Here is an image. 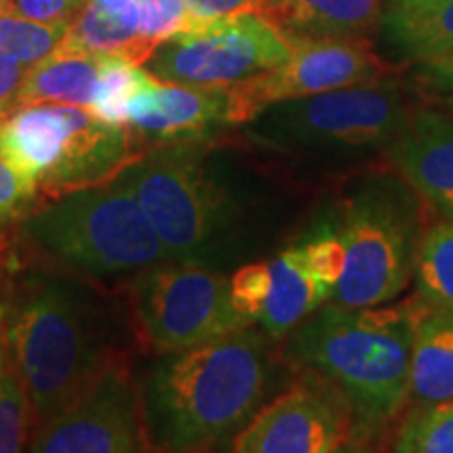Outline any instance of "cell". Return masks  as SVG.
Listing matches in <instances>:
<instances>
[{
	"label": "cell",
	"mask_w": 453,
	"mask_h": 453,
	"mask_svg": "<svg viewBox=\"0 0 453 453\" xmlns=\"http://www.w3.org/2000/svg\"><path fill=\"white\" fill-rule=\"evenodd\" d=\"M271 380L267 338L250 326L162 355L141 390L150 443L166 453H196L235 437L260 411Z\"/></svg>",
	"instance_id": "6da1fadb"
},
{
	"label": "cell",
	"mask_w": 453,
	"mask_h": 453,
	"mask_svg": "<svg viewBox=\"0 0 453 453\" xmlns=\"http://www.w3.org/2000/svg\"><path fill=\"white\" fill-rule=\"evenodd\" d=\"M411 303L315 311L290 338L292 359L347 401L353 439L378 437L410 403Z\"/></svg>",
	"instance_id": "7a4b0ae2"
},
{
	"label": "cell",
	"mask_w": 453,
	"mask_h": 453,
	"mask_svg": "<svg viewBox=\"0 0 453 453\" xmlns=\"http://www.w3.org/2000/svg\"><path fill=\"white\" fill-rule=\"evenodd\" d=\"M4 342L38 424L61 411L107 364L93 303L59 275L30 273L4 315Z\"/></svg>",
	"instance_id": "3957f363"
},
{
	"label": "cell",
	"mask_w": 453,
	"mask_h": 453,
	"mask_svg": "<svg viewBox=\"0 0 453 453\" xmlns=\"http://www.w3.org/2000/svg\"><path fill=\"white\" fill-rule=\"evenodd\" d=\"M206 143L154 147L116 180L137 197L170 263L219 267L234 257L240 208Z\"/></svg>",
	"instance_id": "277c9868"
},
{
	"label": "cell",
	"mask_w": 453,
	"mask_h": 453,
	"mask_svg": "<svg viewBox=\"0 0 453 453\" xmlns=\"http://www.w3.org/2000/svg\"><path fill=\"white\" fill-rule=\"evenodd\" d=\"M0 156L30 177L38 194L65 196L116 179L141 151L127 127L88 107H17L0 122Z\"/></svg>",
	"instance_id": "5b68a950"
},
{
	"label": "cell",
	"mask_w": 453,
	"mask_h": 453,
	"mask_svg": "<svg viewBox=\"0 0 453 453\" xmlns=\"http://www.w3.org/2000/svg\"><path fill=\"white\" fill-rule=\"evenodd\" d=\"M416 197L399 174L367 177L350 191L334 223L344 248L334 304L378 307L405 290L424 237Z\"/></svg>",
	"instance_id": "8992f818"
},
{
	"label": "cell",
	"mask_w": 453,
	"mask_h": 453,
	"mask_svg": "<svg viewBox=\"0 0 453 453\" xmlns=\"http://www.w3.org/2000/svg\"><path fill=\"white\" fill-rule=\"evenodd\" d=\"M24 231L34 246L90 275L150 269L168 260L143 206L116 179L32 211Z\"/></svg>",
	"instance_id": "52a82bcc"
},
{
	"label": "cell",
	"mask_w": 453,
	"mask_h": 453,
	"mask_svg": "<svg viewBox=\"0 0 453 453\" xmlns=\"http://www.w3.org/2000/svg\"><path fill=\"white\" fill-rule=\"evenodd\" d=\"M413 105L393 76L265 107L243 134L281 154L387 151L411 120Z\"/></svg>",
	"instance_id": "ba28073f"
},
{
	"label": "cell",
	"mask_w": 453,
	"mask_h": 453,
	"mask_svg": "<svg viewBox=\"0 0 453 453\" xmlns=\"http://www.w3.org/2000/svg\"><path fill=\"white\" fill-rule=\"evenodd\" d=\"M134 315L145 342L173 355L252 326L237 313L229 280L202 265H154L133 286Z\"/></svg>",
	"instance_id": "9c48e42d"
},
{
	"label": "cell",
	"mask_w": 453,
	"mask_h": 453,
	"mask_svg": "<svg viewBox=\"0 0 453 453\" xmlns=\"http://www.w3.org/2000/svg\"><path fill=\"white\" fill-rule=\"evenodd\" d=\"M292 44L258 15L214 21L173 36L147 59L160 82L231 88L288 64Z\"/></svg>",
	"instance_id": "30bf717a"
},
{
	"label": "cell",
	"mask_w": 453,
	"mask_h": 453,
	"mask_svg": "<svg viewBox=\"0 0 453 453\" xmlns=\"http://www.w3.org/2000/svg\"><path fill=\"white\" fill-rule=\"evenodd\" d=\"M141 395L107 364L70 405L38 424L30 453H147Z\"/></svg>",
	"instance_id": "8fae6325"
},
{
	"label": "cell",
	"mask_w": 453,
	"mask_h": 453,
	"mask_svg": "<svg viewBox=\"0 0 453 453\" xmlns=\"http://www.w3.org/2000/svg\"><path fill=\"white\" fill-rule=\"evenodd\" d=\"M288 64L231 87L237 124H248L265 107L330 90L380 82L395 73L372 41H296Z\"/></svg>",
	"instance_id": "7c38bea8"
},
{
	"label": "cell",
	"mask_w": 453,
	"mask_h": 453,
	"mask_svg": "<svg viewBox=\"0 0 453 453\" xmlns=\"http://www.w3.org/2000/svg\"><path fill=\"white\" fill-rule=\"evenodd\" d=\"M353 439L347 401L313 378L277 396L235 437L231 453H332Z\"/></svg>",
	"instance_id": "4fadbf2b"
},
{
	"label": "cell",
	"mask_w": 453,
	"mask_h": 453,
	"mask_svg": "<svg viewBox=\"0 0 453 453\" xmlns=\"http://www.w3.org/2000/svg\"><path fill=\"white\" fill-rule=\"evenodd\" d=\"M194 27L185 0H88L59 50L122 57L145 65L160 44Z\"/></svg>",
	"instance_id": "5bb4252c"
},
{
	"label": "cell",
	"mask_w": 453,
	"mask_h": 453,
	"mask_svg": "<svg viewBox=\"0 0 453 453\" xmlns=\"http://www.w3.org/2000/svg\"><path fill=\"white\" fill-rule=\"evenodd\" d=\"M344 271V248L334 225H321L304 240L269 260V294L258 324L280 338L332 300Z\"/></svg>",
	"instance_id": "9a60e30c"
},
{
	"label": "cell",
	"mask_w": 453,
	"mask_h": 453,
	"mask_svg": "<svg viewBox=\"0 0 453 453\" xmlns=\"http://www.w3.org/2000/svg\"><path fill=\"white\" fill-rule=\"evenodd\" d=\"M229 127H237L231 88L157 81L128 105L127 128L139 151L141 147L208 143Z\"/></svg>",
	"instance_id": "2e32d148"
},
{
	"label": "cell",
	"mask_w": 453,
	"mask_h": 453,
	"mask_svg": "<svg viewBox=\"0 0 453 453\" xmlns=\"http://www.w3.org/2000/svg\"><path fill=\"white\" fill-rule=\"evenodd\" d=\"M401 179L443 220H453V113L413 107L411 120L387 150Z\"/></svg>",
	"instance_id": "e0dca14e"
},
{
	"label": "cell",
	"mask_w": 453,
	"mask_h": 453,
	"mask_svg": "<svg viewBox=\"0 0 453 453\" xmlns=\"http://www.w3.org/2000/svg\"><path fill=\"white\" fill-rule=\"evenodd\" d=\"M288 42L372 41L380 30V0H263L257 13Z\"/></svg>",
	"instance_id": "ac0fdd59"
},
{
	"label": "cell",
	"mask_w": 453,
	"mask_h": 453,
	"mask_svg": "<svg viewBox=\"0 0 453 453\" xmlns=\"http://www.w3.org/2000/svg\"><path fill=\"white\" fill-rule=\"evenodd\" d=\"M413 349L410 401L433 405L453 401V317L411 298Z\"/></svg>",
	"instance_id": "d6986e66"
},
{
	"label": "cell",
	"mask_w": 453,
	"mask_h": 453,
	"mask_svg": "<svg viewBox=\"0 0 453 453\" xmlns=\"http://www.w3.org/2000/svg\"><path fill=\"white\" fill-rule=\"evenodd\" d=\"M387 47L410 64L434 59L453 50V0L405 4L390 0L380 17Z\"/></svg>",
	"instance_id": "ffe728a7"
},
{
	"label": "cell",
	"mask_w": 453,
	"mask_h": 453,
	"mask_svg": "<svg viewBox=\"0 0 453 453\" xmlns=\"http://www.w3.org/2000/svg\"><path fill=\"white\" fill-rule=\"evenodd\" d=\"M104 61L105 55L57 50L49 59L27 70L13 110L38 104L88 107Z\"/></svg>",
	"instance_id": "44dd1931"
},
{
	"label": "cell",
	"mask_w": 453,
	"mask_h": 453,
	"mask_svg": "<svg viewBox=\"0 0 453 453\" xmlns=\"http://www.w3.org/2000/svg\"><path fill=\"white\" fill-rule=\"evenodd\" d=\"M413 277L416 296L453 317V220H441L424 234Z\"/></svg>",
	"instance_id": "7402d4cb"
},
{
	"label": "cell",
	"mask_w": 453,
	"mask_h": 453,
	"mask_svg": "<svg viewBox=\"0 0 453 453\" xmlns=\"http://www.w3.org/2000/svg\"><path fill=\"white\" fill-rule=\"evenodd\" d=\"M157 81L147 70L122 57L105 55L104 70L95 87L88 110L104 122L127 127L130 101Z\"/></svg>",
	"instance_id": "603a6c76"
},
{
	"label": "cell",
	"mask_w": 453,
	"mask_h": 453,
	"mask_svg": "<svg viewBox=\"0 0 453 453\" xmlns=\"http://www.w3.org/2000/svg\"><path fill=\"white\" fill-rule=\"evenodd\" d=\"M395 453H453V401L413 405L396 430Z\"/></svg>",
	"instance_id": "cb8c5ba5"
},
{
	"label": "cell",
	"mask_w": 453,
	"mask_h": 453,
	"mask_svg": "<svg viewBox=\"0 0 453 453\" xmlns=\"http://www.w3.org/2000/svg\"><path fill=\"white\" fill-rule=\"evenodd\" d=\"M70 26H50L0 13V53L17 64L34 67L59 50Z\"/></svg>",
	"instance_id": "d4e9b609"
},
{
	"label": "cell",
	"mask_w": 453,
	"mask_h": 453,
	"mask_svg": "<svg viewBox=\"0 0 453 453\" xmlns=\"http://www.w3.org/2000/svg\"><path fill=\"white\" fill-rule=\"evenodd\" d=\"M30 413V399L7 350L0 370V453L26 451Z\"/></svg>",
	"instance_id": "484cf974"
},
{
	"label": "cell",
	"mask_w": 453,
	"mask_h": 453,
	"mask_svg": "<svg viewBox=\"0 0 453 453\" xmlns=\"http://www.w3.org/2000/svg\"><path fill=\"white\" fill-rule=\"evenodd\" d=\"M269 263L243 265L231 275V303H234L237 313L250 324H258V317L263 313L265 300L269 294Z\"/></svg>",
	"instance_id": "4316f807"
},
{
	"label": "cell",
	"mask_w": 453,
	"mask_h": 453,
	"mask_svg": "<svg viewBox=\"0 0 453 453\" xmlns=\"http://www.w3.org/2000/svg\"><path fill=\"white\" fill-rule=\"evenodd\" d=\"M38 189L30 177L0 156V231L32 212Z\"/></svg>",
	"instance_id": "83f0119b"
},
{
	"label": "cell",
	"mask_w": 453,
	"mask_h": 453,
	"mask_svg": "<svg viewBox=\"0 0 453 453\" xmlns=\"http://www.w3.org/2000/svg\"><path fill=\"white\" fill-rule=\"evenodd\" d=\"M88 0H7L3 13L50 26H72Z\"/></svg>",
	"instance_id": "f1b7e54d"
},
{
	"label": "cell",
	"mask_w": 453,
	"mask_h": 453,
	"mask_svg": "<svg viewBox=\"0 0 453 453\" xmlns=\"http://www.w3.org/2000/svg\"><path fill=\"white\" fill-rule=\"evenodd\" d=\"M185 3L196 24L203 26L237 19L243 15H257L263 0H185Z\"/></svg>",
	"instance_id": "f546056e"
},
{
	"label": "cell",
	"mask_w": 453,
	"mask_h": 453,
	"mask_svg": "<svg viewBox=\"0 0 453 453\" xmlns=\"http://www.w3.org/2000/svg\"><path fill=\"white\" fill-rule=\"evenodd\" d=\"M416 78L434 93L453 95V50L416 64Z\"/></svg>",
	"instance_id": "4dcf8cb0"
},
{
	"label": "cell",
	"mask_w": 453,
	"mask_h": 453,
	"mask_svg": "<svg viewBox=\"0 0 453 453\" xmlns=\"http://www.w3.org/2000/svg\"><path fill=\"white\" fill-rule=\"evenodd\" d=\"M30 67L17 64L11 57L0 53V116L13 111L17 95H19Z\"/></svg>",
	"instance_id": "1f68e13d"
},
{
	"label": "cell",
	"mask_w": 453,
	"mask_h": 453,
	"mask_svg": "<svg viewBox=\"0 0 453 453\" xmlns=\"http://www.w3.org/2000/svg\"><path fill=\"white\" fill-rule=\"evenodd\" d=\"M332 453H380V451H376L372 445H367V441L349 439L344 441L342 445H338Z\"/></svg>",
	"instance_id": "d6a6232c"
},
{
	"label": "cell",
	"mask_w": 453,
	"mask_h": 453,
	"mask_svg": "<svg viewBox=\"0 0 453 453\" xmlns=\"http://www.w3.org/2000/svg\"><path fill=\"white\" fill-rule=\"evenodd\" d=\"M4 353H7V344H4V313L3 307H0V370H3Z\"/></svg>",
	"instance_id": "836d02e7"
},
{
	"label": "cell",
	"mask_w": 453,
	"mask_h": 453,
	"mask_svg": "<svg viewBox=\"0 0 453 453\" xmlns=\"http://www.w3.org/2000/svg\"><path fill=\"white\" fill-rule=\"evenodd\" d=\"M439 105H443L447 111L453 113V95H443V97L439 99Z\"/></svg>",
	"instance_id": "e575fe53"
},
{
	"label": "cell",
	"mask_w": 453,
	"mask_h": 453,
	"mask_svg": "<svg viewBox=\"0 0 453 453\" xmlns=\"http://www.w3.org/2000/svg\"><path fill=\"white\" fill-rule=\"evenodd\" d=\"M395 3H405V4H418V3H430V0H395Z\"/></svg>",
	"instance_id": "d590c367"
},
{
	"label": "cell",
	"mask_w": 453,
	"mask_h": 453,
	"mask_svg": "<svg viewBox=\"0 0 453 453\" xmlns=\"http://www.w3.org/2000/svg\"><path fill=\"white\" fill-rule=\"evenodd\" d=\"M4 3H7V0H0V13H3V11H4Z\"/></svg>",
	"instance_id": "8d00e7d4"
},
{
	"label": "cell",
	"mask_w": 453,
	"mask_h": 453,
	"mask_svg": "<svg viewBox=\"0 0 453 453\" xmlns=\"http://www.w3.org/2000/svg\"><path fill=\"white\" fill-rule=\"evenodd\" d=\"M4 118H7V116H0V122H3V120H4Z\"/></svg>",
	"instance_id": "74e56055"
}]
</instances>
